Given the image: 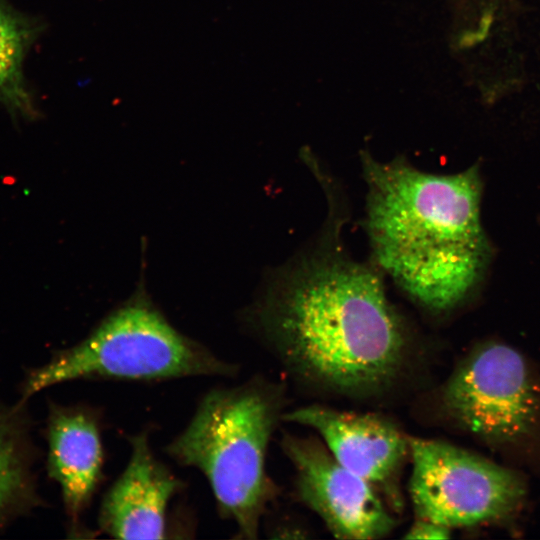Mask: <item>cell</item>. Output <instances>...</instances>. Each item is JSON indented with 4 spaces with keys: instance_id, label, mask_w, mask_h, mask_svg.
I'll return each instance as SVG.
<instances>
[{
    "instance_id": "13",
    "label": "cell",
    "mask_w": 540,
    "mask_h": 540,
    "mask_svg": "<svg viewBox=\"0 0 540 540\" xmlns=\"http://www.w3.org/2000/svg\"><path fill=\"white\" fill-rule=\"evenodd\" d=\"M451 529L430 520L416 518L404 535L405 539H447Z\"/></svg>"
},
{
    "instance_id": "8",
    "label": "cell",
    "mask_w": 540,
    "mask_h": 540,
    "mask_svg": "<svg viewBox=\"0 0 540 540\" xmlns=\"http://www.w3.org/2000/svg\"><path fill=\"white\" fill-rule=\"evenodd\" d=\"M283 419L315 430L340 464L400 504L398 477L410 444L394 423L376 414L322 405L294 409Z\"/></svg>"
},
{
    "instance_id": "6",
    "label": "cell",
    "mask_w": 540,
    "mask_h": 540,
    "mask_svg": "<svg viewBox=\"0 0 540 540\" xmlns=\"http://www.w3.org/2000/svg\"><path fill=\"white\" fill-rule=\"evenodd\" d=\"M443 400L464 428L492 442L526 434L537 413L525 360L497 342L478 346L461 362L444 387Z\"/></svg>"
},
{
    "instance_id": "5",
    "label": "cell",
    "mask_w": 540,
    "mask_h": 540,
    "mask_svg": "<svg viewBox=\"0 0 540 540\" xmlns=\"http://www.w3.org/2000/svg\"><path fill=\"white\" fill-rule=\"evenodd\" d=\"M409 493L416 518L448 528L500 520L525 494L513 471L450 443L409 438Z\"/></svg>"
},
{
    "instance_id": "11",
    "label": "cell",
    "mask_w": 540,
    "mask_h": 540,
    "mask_svg": "<svg viewBox=\"0 0 540 540\" xmlns=\"http://www.w3.org/2000/svg\"><path fill=\"white\" fill-rule=\"evenodd\" d=\"M25 403L9 404L0 398V531L43 504Z\"/></svg>"
},
{
    "instance_id": "10",
    "label": "cell",
    "mask_w": 540,
    "mask_h": 540,
    "mask_svg": "<svg viewBox=\"0 0 540 540\" xmlns=\"http://www.w3.org/2000/svg\"><path fill=\"white\" fill-rule=\"evenodd\" d=\"M45 438L48 475L58 484L65 512L76 529L103 478L100 413L83 404L52 402Z\"/></svg>"
},
{
    "instance_id": "4",
    "label": "cell",
    "mask_w": 540,
    "mask_h": 540,
    "mask_svg": "<svg viewBox=\"0 0 540 540\" xmlns=\"http://www.w3.org/2000/svg\"><path fill=\"white\" fill-rule=\"evenodd\" d=\"M235 373V365L180 333L146 301L137 300L112 312L82 341L31 369L21 384L20 400L74 380L149 382Z\"/></svg>"
},
{
    "instance_id": "12",
    "label": "cell",
    "mask_w": 540,
    "mask_h": 540,
    "mask_svg": "<svg viewBox=\"0 0 540 540\" xmlns=\"http://www.w3.org/2000/svg\"><path fill=\"white\" fill-rule=\"evenodd\" d=\"M45 29L44 22L0 0V103L14 119L39 116L23 73L29 50Z\"/></svg>"
},
{
    "instance_id": "3",
    "label": "cell",
    "mask_w": 540,
    "mask_h": 540,
    "mask_svg": "<svg viewBox=\"0 0 540 540\" xmlns=\"http://www.w3.org/2000/svg\"><path fill=\"white\" fill-rule=\"evenodd\" d=\"M279 404L276 389L260 380L213 388L186 428L165 447L179 465L202 472L220 516L236 524L241 538H257L260 519L274 496L265 460Z\"/></svg>"
},
{
    "instance_id": "1",
    "label": "cell",
    "mask_w": 540,
    "mask_h": 540,
    "mask_svg": "<svg viewBox=\"0 0 540 540\" xmlns=\"http://www.w3.org/2000/svg\"><path fill=\"white\" fill-rule=\"evenodd\" d=\"M253 323L298 378L340 395L385 392L410 356L409 334L378 270L332 239L275 280Z\"/></svg>"
},
{
    "instance_id": "2",
    "label": "cell",
    "mask_w": 540,
    "mask_h": 540,
    "mask_svg": "<svg viewBox=\"0 0 540 540\" xmlns=\"http://www.w3.org/2000/svg\"><path fill=\"white\" fill-rule=\"evenodd\" d=\"M367 184L365 227L373 259L422 307L462 304L483 280L492 246L481 223L478 165L455 174L419 170L361 153Z\"/></svg>"
},
{
    "instance_id": "9",
    "label": "cell",
    "mask_w": 540,
    "mask_h": 540,
    "mask_svg": "<svg viewBox=\"0 0 540 540\" xmlns=\"http://www.w3.org/2000/svg\"><path fill=\"white\" fill-rule=\"evenodd\" d=\"M128 440L129 461L100 505V532L118 539L165 538L169 503L185 484L156 458L147 432Z\"/></svg>"
},
{
    "instance_id": "7",
    "label": "cell",
    "mask_w": 540,
    "mask_h": 540,
    "mask_svg": "<svg viewBox=\"0 0 540 540\" xmlns=\"http://www.w3.org/2000/svg\"><path fill=\"white\" fill-rule=\"evenodd\" d=\"M282 446L294 467L300 500L333 536L374 540L393 530L396 521L376 488L340 464L325 444L285 435Z\"/></svg>"
}]
</instances>
